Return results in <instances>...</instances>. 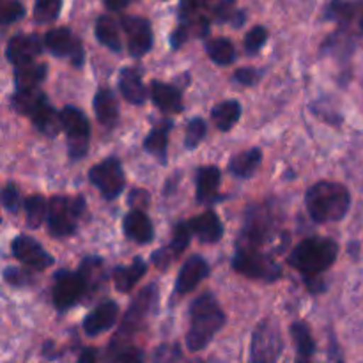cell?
<instances>
[{
	"label": "cell",
	"instance_id": "obj_1",
	"mask_svg": "<svg viewBox=\"0 0 363 363\" xmlns=\"http://www.w3.org/2000/svg\"><path fill=\"white\" fill-rule=\"evenodd\" d=\"M227 315L213 293L206 291L190 305V328L186 335V347L191 353L204 351L216 333L225 326Z\"/></svg>",
	"mask_w": 363,
	"mask_h": 363
},
{
	"label": "cell",
	"instance_id": "obj_2",
	"mask_svg": "<svg viewBox=\"0 0 363 363\" xmlns=\"http://www.w3.org/2000/svg\"><path fill=\"white\" fill-rule=\"evenodd\" d=\"M305 204L315 223L340 222L350 211L351 194L335 181H318L307 190Z\"/></svg>",
	"mask_w": 363,
	"mask_h": 363
},
{
	"label": "cell",
	"instance_id": "obj_3",
	"mask_svg": "<svg viewBox=\"0 0 363 363\" xmlns=\"http://www.w3.org/2000/svg\"><path fill=\"white\" fill-rule=\"evenodd\" d=\"M337 254H339V245L333 240L308 238L291 250L287 264L303 273V277H314L332 268Z\"/></svg>",
	"mask_w": 363,
	"mask_h": 363
},
{
	"label": "cell",
	"instance_id": "obj_4",
	"mask_svg": "<svg viewBox=\"0 0 363 363\" xmlns=\"http://www.w3.org/2000/svg\"><path fill=\"white\" fill-rule=\"evenodd\" d=\"M87 202L82 195L77 197H66V195H55L48 201V230L53 238H67L77 230L78 218L84 215Z\"/></svg>",
	"mask_w": 363,
	"mask_h": 363
},
{
	"label": "cell",
	"instance_id": "obj_5",
	"mask_svg": "<svg viewBox=\"0 0 363 363\" xmlns=\"http://www.w3.org/2000/svg\"><path fill=\"white\" fill-rule=\"evenodd\" d=\"M233 268L250 280L275 282L282 277V268L269 255L252 248H240L233 259Z\"/></svg>",
	"mask_w": 363,
	"mask_h": 363
},
{
	"label": "cell",
	"instance_id": "obj_6",
	"mask_svg": "<svg viewBox=\"0 0 363 363\" xmlns=\"http://www.w3.org/2000/svg\"><path fill=\"white\" fill-rule=\"evenodd\" d=\"M275 215L273 209L268 206H252L245 215L243 227L240 230V240L243 247L257 250L259 247L266 243L272 238L275 230Z\"/></svg>",
	"mask_w": 363,
	"mask_h": 363
},
{
	"label": "cell",
	"instance_id": "obj_7",
	"mask_svg": "<svg viewBox=\"0 0 363 363\" xmlns=\"http://www.w3.org/2000/svg\"><path fill=\"white\" fill-rule=\"evenodd\" d=\"M60 121H62V130L67 137V152L71 160H82L87 155L89 138H91V126L82 112L77 106H64L60 110Z\"/></svg>",
	"mask_w": 363,
	"mask_h": 363
},
{
	"label": "cell",
	"instance_id": "obj_8",
	"mask_svg": "<svg viewBox=\"0 0 363 363\" xmlns=\"http://www.w3.org/2000/svg\"><path fill=\"white\" fill-rule=\"evenodd\" d=\"M284 351V340L280 328L273 319H264L259 323L252 335L250 360L257 363L277 362Z\"/></svg>",
	"mask_w": 363,
	"mask_h": 363
},
{
	"label": "cell",
	"instance_id": "obj_9",
	"mask_svg": "<svg viewBox=\"0 0 363 363\" xmlns=\"http://www.w3.org/2000/svg\"><path fill=\"white\" fill-rule=\"evenodd\" d=\"M53 279L55 280H53L52 301L53 307L59 312H66L71 307H74L87 291V280L82 272L60 269Z\"/></svg>",
	"mask_w": 363,
	"mask_h": 363
},
{
	"label": "cell",
	"instance_id": "obj_10",
	"mask_svg": "<svg viewBox=\"0 0 363 363\" xmlns=\"http://www.w3.org/2000/svg\"><path fill=\"white\" fill-rule=\"evenodd\" d=\"M89 181L94 184L99 190V194L106 199V201H113L123 194L124 186H126V179H124V170L121 165V160L116 156L103 160V162L96 163L89 170Z\"/></svg>",
	"mask_w": 363,
	"mask_h": 363
},
{
	"label": "cell",
	"instance_id": "obj_11",
	"mask_svg": "<svg viewBox=\"0 0 363 363\" xmlns=\"http://www.w3.org/2000/svg\"><path fill=\"white\" fill-rule=\"evenodd\" d=\"M156 305H158V287L155 284H151V286L144 287L133 298L123 323H121L119 332H117V340L133 337V333H137L142 328V325L149 318V314L155 311Z\"/></svg>",
	"mask_w": 363,
	"mask_h": 363
},
{
	"label": "cell",
	"instance_id": "obj_12",
	"mask_svg": "<svg viewBox=\"0 0 363 363\" xmlns=\"http://www.w3.org/2000/svg\"><path fill=\"white\" fill-rule=\"evenodd\" d=\"M45 48L50 53H53L55 57H66L71 59V62L77 67H80L84 64L85 53L82 48V43L78 41L77 35L66 27L52 28L45 34Z\"/></svg>",
	"mask_w": 363,
	"mask_h": 363
},
{
	"label": "cell",
	"instance_id": "obj_13",
	"mask_svg": "<svg viewBox=\"0 0 363 363\" xmlns=\"http://www.w3.org/2000/svg\"><path fill=\"white\" fill-rule=\"evenodd\" d=\"M11 252L14 259L20 261L25 268H30L34 272H43L53 264V257L30 236L20 234L11 243Z\"/></svg>",
	"mask_w": 363,
	"mask_h": 363
},
{
	"label": "cell",
	"instance_id": "obj_14",
	"mask_svg": "<svg viewBox=\"0 0 363 363\" xmlns=\"http://www.w3.org/2000/svg\"><path fill=\"white\" fill-rule=\"evenodd\" d=\"M121 27L128 38V52L131 57H142L152 48V28L147 18L123 16Z\"/></svg>",
	"mask_w": 363,
	"mask_h": 363
},
{
	"label": "cell",
	"instance_id": "obj_15",
	"mask_svg": "<svg viewBox=\"0 0 363 363\" xmlns=\"http://www.w3.org/2000/svg\"><path fill=\"white\" fill-rule=\"evenodd\" d=\"M45 39L35 34H16L7 41L6 45V59L16 66L32 62L39 53L43 52Z\"/></svg>",
	"mask_w": 363,
	"mask_h": 363
},
{
	"label": "cell",
	"instance_id": "obj_16",
	"mask_svg": "<svg viewBox=\"0 0 363 363\" xmlns=\"http://www.w3.org/2000/svg\"><path fill=\"white\" fill-rule=\"evenodd\" d=\"M208 275V261H206L204 257H201V255H191L190 259L184 261L179 273H177L174 293H176V296H184V294L191 293V291H194Z\"/></svg>",
	"mask_w": 363,
	"mask_h": 363
},
{
	"label": "cell",
	"instance_id": "obj_17",
	"mask_svg": "<svg viewBox=\"0 0 363 363\" xmlns=\"http://www.w3.org/2000/svg\"><path fill=\"white\" fill-rule=\"evenodd\" d=\"M191 234L194 233H191L190 229V223H184V222L177 223V225L174 227L172 241H170L167 247L160 248L156 254H152V262H155V266L165 269L174 259L179 257V255L186 250L188 245H190Z\"/></svg>",
	"mask_w": 363,
	"mask_h": 363
},
{
	"label": "cell",
	"instance_id": "obj_18",
	"mask_svg": "<svg viewBox=\"0 0 363 363\" xmlns=\"http://www.w3.org/2000/svg\"><path fill=\"white\" fill-rule=\"evenodd\" d=\"M119 318V305L116 301H103L84 319V332L87 337H98L112 328Z\"/></svg>",
	"mask_w": 363,
	"mask_h": 363
},
{
	"label": "cell",
	"instance_id": "obj_19",
	"mask_svg": "<svg viewBox=\"0 0 363 363\" xmlns=\"http://www.w3.org/2000/svg\"><path fill=\"white\" fill-rule=\"evenodd\" d=\"M123 229L126 238L138 245H147L151 243L155 238V227L149 216L145 215L142 209H131L126 216H124Z\"/></svg>",
	"mask_w": 363,
	"mask_h": 363
},
{
	"label": "cell",
	"instance_id": "obj_20",
	"mask_svg": "<svg viewBox=\"0 0 363 363\" xmlns=\"http://www.w3.org/2000/svg\"><path fill=\"white\" fill-rule=\"evenodd\" d=\"M188 223H190L191 233L202 243H216V241L222 240L223 225L220 222L218 215L213 209H208V211L201 213L199 216H194Z\"/></svg>",
	"mask_w": 363,
	"mask_h": 363
},
{
	"label": "cell",
	"instance_id": "obj_21",
	"mask_svg": "<svg viewBox=\"0 0 363 363\" xmlns=\"http://www.w3.org/2000/svg\"><path fill=\"white\" fill-rule=\"evenodd\" d=\"M149 94H151L152 103H155L162 112L179 113L181 110H183V98H181V91L174 87V85L155 80L151 82Z\"/></svg>",
	"mask_w": 363,
	"mask_h": 363
},
{
	"label": "cell",
	"instance_id": "obj_22",
	"mask_svg": "<svg viewBox=\"0 0 363 363\" xmlns=\"http://www.w3.org/2000/svg\"><path fill=\"white\" fill-rule=\"evenodd\" d=\"M222 174L215 165H206L197 170L195 176V188H197V201L202 204H211L218 195Z\"/></svg>",
	"mask_w": 363,
	"mask_h": 363
},
{
	"label": "cell",
	"instance_id": "obj_23",
	"mask_svg": "<svg viewBox=\"0 0 363 363\" xmlns=\"http://www.w3.org/2000/svg\"><path fill=\"white\" fill-rule=\"evenodd\" d=\"M94 113L99 124L105 128H116L119 123V106H117L116 98L112 91L106 87H99L94 94Z\"/></svg>",
	"mask_w": 363,
	"mask_h": 363
},
{
	"label": "cell",
	"instance_id": "obj_24",
	"mask_svg": "<svg viewBox=\"0 0 363 363\" xmlns=\"http://www.w3.org/2000/svg\"><path fill=\"white\" fill-rule=\"evenodd\" d=\"M119 91L128 103L142 105L147 99V89L142 82L140 73L133 67H124L119 74Z\"/></svg>",
	"mask_w": 363,
	"mask_h": 363
},
{
	"label": "cell",
	"instance_id": "obj_25",
	"mask_svg": "<svg viewBox=\"0 0 363 363\" xmlns=\"http://www.w3.org/2000/svg\"><path fill=\"white\" fill-rule=\"evenodd\" d=\"M147 273V264L144 262V259L135 257L133 262L130 266H117L113 269V286L119 291L121 294L131 293L135 286L138 284V280Z\"/></svg>",
	"mask_w": 363,
	"mask_h": 363
},
{
	"label": "cell",
	"instance_id": "obj_26",
	"mask_svg": "<svg viewBox=\"0 0 363 363\" xmlns=\"http://www.w3.org/2000/svg\"><path fill=\"white\" fill-rule=\"evenodd\" d=\"M172 130V121L165 119L152 128L144 140V149L160 162H167V149H169V131Z\"/></svg>",
	"mask_w": 363,
	"mask_h": 363
},
{
	"label": "cell",
	"instance_id": "obj_27",
	"mask_svg": "<svg viewBox=\"0 0 363 363\" xmlns=\"http://www.w3.org/2000/svg\"><path fill=\"white\" fill-rule=\"evenodd\" d=\"M261 162L262 151L259 147H252L234 155L229 162V170L233 176L240 177V179H248V177L254 176V172L259 169Z\"/></svg>",
	"mask_w": 363,
	"mask_h": 363
},
{
	"label": "cell",
	"instance_id": "obj_28",
	"mask_svg": "<svg viewBox=\"0 0 363 363\" xmlns=\"http://www.w3.org/2000/svg\"><path fill=\"white\" fill-rule=\"evenodd\" d=\"M46 101H48V98H46L45 92L39 91L38 87L16 89L13 94V108L16 110L18 113L27 117L34 116L35 110Z\"/></svg>",
	"mask_w": 363,
	"mask_h": 363
},
{
	"label": "cell",
	"instance_id": "obj_29",
	"mask_svg": "<svg viewBox=\"0 0 363 363\" xmlns=\"http://www.w3.org/2000/svg\"><path fill=\"white\" fill-rule=\"evenodd\" d=\"M34 126L41 131L46 137H55L60 130H62V121H60V112H57L50 101L43 103L34 116L30 117Z\"/></svg>",
	"mask_w": 363,
	"mask_h": 363
},
{
	"label": "cell",
	"instance_id": "obj_30",
	"mask_svg": "<svg viewBox=\"0 0 363 363\" xmlns=\"http://www.w3.org/2000/svg\"><path fill=\"white\" fill-rule=\"evenodd\" d=\"M241 117V105L236 99H227L218 103L211 110V121L220 131H229L236 126Z\"/></svg>",
	"mask_w": 363,
	"mask_h": 363
},
{
	"label": "cell",
	"instance_id": "obj_31",
	"mask_svg": "<svg viewBox=\"0 0 363 363\" xmlns=\"http://www.w3.org/2000/svg\"><path fill=\"white\" fill-rule=\"evenodd\" d=\"M48 73V66L45 62H27L23 66L14 67V85L16 89L38 87Z\"/></svg>",
	"mask_w": 363,
	"mask_h": 363
},
{
	"label": "cell",
	"instance_id": "obj_32",
	"mask_svg": "<svg viewBox=\"0 0 363 363\" xmlns=\"http://www.w3.org/2000/svg\"><path fill=\"white\" fill-rule=\"evenodd\" d=\"M96 39L101 43L103 46L110 50V52H121L123 50V43H121V34H119V25L113 18L110 16H99L96 20L94 27Z\"/></svg>",
	"mask_w": 363,
	"mask_h": 363
},
{
	"label": "cell",
	"instance_id": "obj_33",
	"mask_svg": "<svg viewBox=\"0 0 363 363\" xmlns=\"http://www.w3.org/2000/svg\"><path fill=\"white\" fill-rule=\"evenodd\" d=\"M291 337H293L294 346H296V353L301 360H308V358L314 357L315 342L314 339H312L311 328L307 326V323L294 321L293 325H291Z\"/></svg>",
	"mask_w": 363,
	"mask_h": 363
},
{
	"label": "cell",
	"instance_id": "obj_34",
	"mask_svg": "<svg viewBox=\"0 0 363 363\" xmlns=\"http://www.w3.org/2000/svg\"><path fill=\"white\" fill-rule=\"evenodd\" d=\"M206 52L209 59L218 66H229L236 60V48L227 38H211L206 43Z\"/></svg>",
	"mask_w": 363,
	"mask_h": 363
},
{
	"label": "cell",
	"instance_id": "obj_35",
	"mask_svg": "<svg viewBox=\"0 0 363 363\" xmlns=\"http://www.w3.org/2000/svg\"><path fill=\"white\" fill-rule=\"evenodd\" d=\"M25 215H27V223L32 229H38L43 222L48 218V201L43 195H30L23 202Z\"/></svg>",
	"mask_w": 363,
	"mask_h": 363
},
{
	"label": "cell",
	"instance_id": "obj_36",
	"mask_svg": "<svg viewBox=\"0 0 363 363\" xmlns=\"http://www.w3.org/2000/svg\"><path fill=\"white\" fill-rule=\"evenodd\" d=\"M358 6H360V2H353V0H332L328 7H326L325 16L326 20H333L342 25H347L353 20L354 14H357Z\"/></svg>",
	"mask_w": 363,
	"mask_h": 363
},
{
	"label": "cell",
	"instance_id": "obj_37",
	"mask_svg": "<svg viewBox=\"0 0 363 363\" xmlns=\"http://www.w3.org/2000/svg\"><path fill=\"white\" fill-rule=\"evenodd\" d=\"M62 0H35L34 20L38 23H52L59 18Z\"/></svg>",
	"mask_w": 363,
	"mask_h": 363
},
{
	"label": "cell",
	"instance_id": "obj_38",
	"mask_svg": "<svg viewBox=\"0 0 363 363\" xmlns=\"http://www.w3.org/2000/svg\"><path fill=\"white\" fill-rule=\"evenodd\" d=\"M206 133H208V126H206L204 119L201 117H194L190 123L186 124V137H184V147L188 151H194L202 140H204Z\"/></svg>",
	"mask_w": 363,
	"mask_h": 363
},
{
	"label": "cell",
	"instance_id": "obj_39",
	"mask_svg": "<svg viewBox=\"0 0 363 363\" xmlns=\"http://www.w3.org/2000/svg\"><path fill=\"white\" fill-rule=\"evenodd\" d=\"M25 16V7L20 0H2L0 6V21L4 25H11Z\"/></svg>",
	"mask_w": 363,
	"mask_h": 363
},
{
	"label": "cell",
	"instance_id": "obj_40",
	"mask_svg": "<svg viewBox=\"0 0 363 363\" xmlns=\"http://www.w3.org/2000/svg\"><path fill=\"white\" fill-rule=\"evenodd\" d=\"M266 41H268V30L261 27V25H257V27H254L245 35V52L254 55V53H257L264 46Z\"/></svg>",
	"mask_w": 363,
	"mask_h": 363
},
{
	"label": "cell",
	"instance_id": "obj_41",
	"mask_svg": "<svg viewBox=\"0 0 363 363\" xmlns=\"http://www.w3.org/2000/svg\"><path fill=\"white\" fill-rule=\"evenodd\" d=\"M30 272H34V269L27 268V269H20V268H7L6 272H4V279H6L7 284H11V286H28V284L34 282V275H32Z\"/></svg>",
	"mask_w": 363,
	"mask_h": 363
},
{
	"label": "cell",
	"instance_id": "obj_42",
	"mask_svg": "<svg viewBox=\"0 0 363 363\" xmlns=\"http://www.w3.org/2000/svg\"><path fill=\"white\" fill-rule=\"evenodd\" d=\"M25 201H21V195L18 191V188L14 184H7L2 190V206L6 211L9 213H18L23 206Z\"/></svg>",
	"mask_w": 363,
	"mask_h": 363
},
{
	"label": "cell",
	"instance_id": "obj_43",
	"mask_svg": "<svg viewBox=\"0 0 363 363\" xmlns=\"http://www.w3.org/2000/svg\"><path fill=\"white\" fill-rule=\"evenodd\" d=\"M211 0H181L179 2V16L181 20L184 18L197 16L202 9H204Z\"/></svg>",
	"mask_w": 363,
	"mask_h": 363
},
{
	"label": "cell",
	"instance_id": "obj_44",
	"mask_svg": "<svg viewBox=\"0 0 363 363\" xmlns=\"http://www.w3.org/2000/svg\"><path fill=\"white\" fill-rule=\"evenodd\" d=\"M259 77H261V73L255 67H240L234 73V82L241 85H254L259 80Z\"/></svg>",
	"mask_w": 363,
	"mask_h": 363
},
{
	"label": "cell",
	"instance_id": "obj_45",
	"mask_svg": "<svg viewBox=\"0 0 363 363\" xmlns=\"http://www.w3.org/2000/svg\"><path fill=\"white\" fill-rule=\"evenodd\" d=\"M113 358L117 362H140L144 358V353L140 350H135V347H124Z\"/></svg>",
	"mask_w": 363,
	"mask_h": 363
},
{
	"label": "cell",
	"instance_id": "obj_46",
	"mask_svg": "<svg viewBox=\"0 0 363 363\" xmlns=\"http://www.w3.org/2000/svg\"><path fill=\"white\" fill-rule=\"evenodd\" d=\"M149 204V194L145 190H133L130 195V206L133 209H142Z\"/></svg>",
	"mask_w": 363,
	"mask_h": 363
},
{
	"label": "cell",
	"instance_id": "obj_47",
	"mask_svg": "<svg viewBox=\"0 0 363 363\" xmlns=\"http://www.w3.org/2000/svg\"><path fill=\"white\" fill-rule=\"evenodd\" d=\"M133 0H105V6L108 7L110 11H123L124 7L130 6Z\"/></svg>",
	"mask_w": 363,
	"mask_h": 363
},
{
	"label": "cell",
	"instance_id": "obj_48",
	"mask_svg": "<svg viewBox=\"0 0 363 363\" xmlns=\"http://www.w3.org/2000/svg\"><path fill=\"white\" fill-rule=\"evenodd\" d=\"M78 362H96V353L94 350H84L78 357Z\"/></svg>",
	"mask_w": 363,
	"mask_h": 363
},
{
	"label": "cell",
	"instance_id": "obj_49",
	"mask_svg": "<svg viewBox=\"0 0 363 363\" xmlns=\"http://www.w3.org/2000/svg\"><path fill=\"white\" fill-rule=\"evenodd\" d=\"M360 30L363 32V13H362V16H360Z\"/></svg>",
	"mask_w": 363,
	"mask_h": 363
}]
</instances>
